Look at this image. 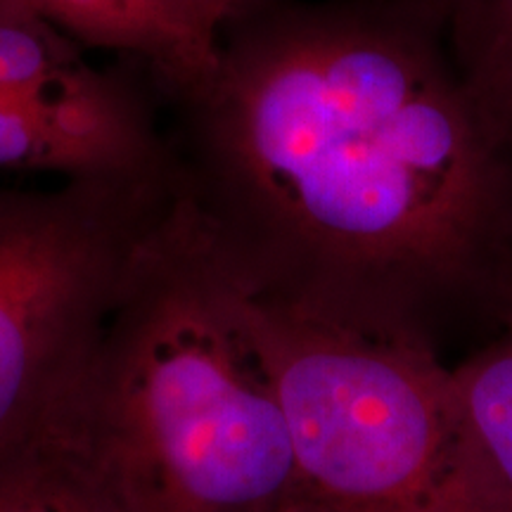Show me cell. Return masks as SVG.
<instances>
[{"label": "cell", "instance_id": "obj_2", "mask_svg": "<svg viewBox=\"0 0 512 512\" xmlns=\"http://www.w3.org/2000/svg\"><path fill=\"white\" fill-rule=\"evenodd\" d=\"M41 422L121 512H304L249 294L181 192Z\"/></svg>", "mask_w": 512, "mask_h": 512}, {"label": "cell", "instance_id": "obj_3", "mask_svg": "<svg viewBox=\"0 0 512 512\" xmlns=\"http://www.w3.org/2000/svg\"><path fill=\"white\" fill-rule=\"evenodd\" d=\"M249 313L304 512L444 510L456 406L441 351L256 297Z\"/></svg>", "mask_w": 512, "mask_h": 512}, {"label": "cell", "instance_id": "obj_1", "mask_svg": "<svg viewBox=\"0 0 512 512\" xmlns=\"http://www.w3.org/2000/svg\"><path fill=\"white\" fill-rule=\"evenodd\" d=\"M183 200L249 297L441 349L512 311V155L413 0H259L166 93Z\"/></svg>", "mask_w": 512, "mask_h": 512}, {"label": "cell", "instance_id": "obj_9", "mask_svg": "<svg viewBox=\"0 0 512 512\" xmlns=\"http://www.w3.org/2000/svg\"><path fill=\"white\" fill-rule=\"evenodd\" d=\"M259 3V0H202L204 10L209 12V17L214 19V24L223 31V27L233 17H238L240 12H245L249 5Z\"/></svg>", "mask_w": 512, "mask_h": 512}, {"label": "cell", "instance_id": "obj_4", "mask_svg": "<svg viewBox=\"0 0 512 512\" xmlns=\"http://www.w3.org/2000/svg\"><path fill=\"white\" fill-rule=\"evenodd\" d=\"M176 197L174 162L55 190L0 188V446L81 373Z\"/></svg>", "mask_w": 512, "mask_h": 512}, {"label": "cell", "instance_id": "obj_8", "mask_svg": "<svg viewBox=\"0 0 512 512\" xmlns=\"http://www.w3.org/2000/svg\"><path fill=\"white\" fill-rule=\"evenodd\" d=\"M0 512H121L48 422L0 446Z\"/></svg>", "mask_w": 512, "mask_h": 512}, {"label": "cell", "instance_id": "obj_6", "mask_svg": "<svg viewBox=\"0 0 512 512\" xmlns=\"http://www.w3.org/2000/svg\"><path fill=\"white\" fill-rule=\"evenodd\" d=\"M451 373L456 439L441 512H512V311Z\"/></svg>", "mask_w": 512, "mask_h": 512}, {"label": "cell", "instance_id": "obj_7", "mask_svg": "<svg viewBox=\"0 0 512 512\" xmlns=\"http://www.w3.org/2000/svg\"><path fill=\"white\" fill-rule=\"evenodd\" d=\"M484 126L512 155V0H413Z\"/></svg>", "mask_w": 512, "mask_h": 512}, {"label": "cell", "instance_id": "obj_5", "mask_svg": "<svg viewBox=\"0 0 512 512\" xmlns=\"http://www.w3.org/2000/svg\"><path fill=\"white\" fill-rule=\"evenodd\" d=\"M74 41L143 64L157 93H174L214 67L221 29L202 0H22Z\"/></svg>", "mask_w": 512, "mask_h": 512}]
</instances>
